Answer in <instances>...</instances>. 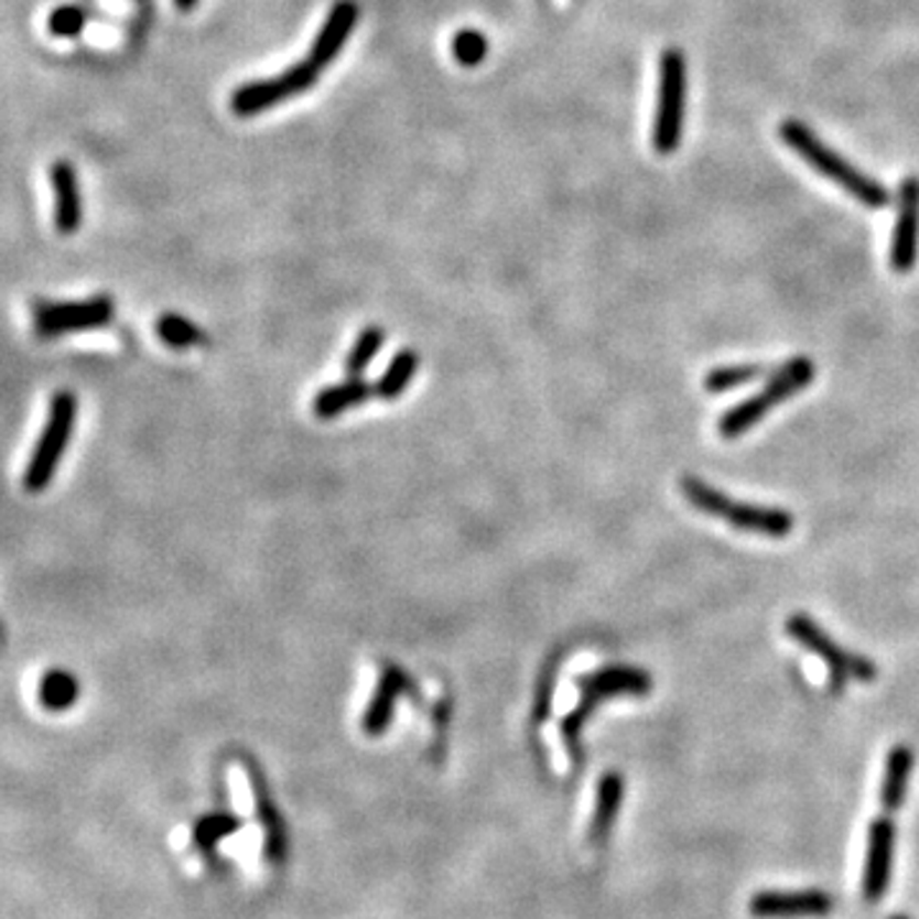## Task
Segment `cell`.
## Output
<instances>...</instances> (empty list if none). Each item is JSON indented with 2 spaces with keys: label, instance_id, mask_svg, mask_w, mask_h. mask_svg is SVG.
Returning <instances> with one entry per match:
<instances>
[{
  "label": "cell",
  "instance_id": "1",
  "mask_svg": "<svg viewBox=\"0 0 919 919\" xmlns=\"http://www.w3.org/2000/svg\"><path fill=\"white\" fill-rule=\"evenodd\" d=\"M779 139L785 141L787 149H792L797 156H802L808 164L815 169L825 180L835 182L837 187L848 192L853 199L868 209H884L889 207L891 195L882 182L868 176L851 164L848 159L833 151L815 131H810L802 120L787 118L779 123Z\"/></svg>",
  "mask_w": 919,
  "mask_h": 919
},
{
  "label": "cell",
  "instance_id": "2",
  "mask_svg": "<svg viewBox=\"0 0 919 919\" xmlns=\"http://www.w3.org/2000/svg\"><path fill=\"white\" fill-rule=\"evenodd\" d=\"M682 494L688 501L707 516L728 521L731 527L754 531L771 539H785L792 534L794 516L785 509H771V506H756L744 501H731L728 496L707 486L700 478H682Z\"/></svg>",
  "mask_w": 919,
  "mask_h": 919
},
{
  "label": "cell",
  "instance_id": "3",
  "mask_svg": "<svg viewBox=\"0 0 919 919\" xmlns=\"http://www.w3.org/2000/svg\"><path fill=\"white\" fill-rule=\"evenodd\" d=\"M684 108H688V56L672 46V50H664L659 60L657 112L655 126H651V149L662 156L680 149Z\"/></svg>",
  "mask_w": 919,
  "mask_h": 919
},
{
  "label": "cell",
  "instance_id": "4",
  "mask_svg": "<svg viewBox=\"0 0 919 919\" xmlns=\"http://www.w3.org/2000/svg\"><path fill=\"white\" fill-rule=\"evenodd\" d=\"M75 417H77V399L75 393L60 391L52 399L50 407V419H46V426L39 437L34 453L29 457L26 473H23V486L31 494H39L50 486L56 467H60V460L67 453V445L72 440V430H75Z\"/></svg>",
  "mask_w": 919,
  "mask_h": 919
},
{
  "label": "cell",
  "instance_id": "5",
  "mask_svg": "<svg viewBox=\"0 0 919 919\" xmlns=\"http://www.w3.org/2000/svg\"><path fill=\"white\" fill-rule=\"evenodd\" d=\"M787 634L792 636L794 641H800L802 647H808L812 655H818L822 662L828 664L830 690L833 692H841L848 677H853V680H858V682L876 680L878 672L874 662H868L866 657L851 655V651L837 647V644L830 639L825 631H822L815 620L802 616V613H794V616L787 620Z\"/></svg>",
  "mask_w": 919,
  "mask_h": 919
},
{
  "label": "cell",
  "instance_id": "6",
  "mask_svg": "<svg viewBox=\"0 0 919 919\" xmlns=\"http://www.w3.org/2000/svg\"><path fill=\"white\" fill-rule=\"evenodd\" d=\"M320 69L314 67L310 60L294 64L292 69L284 72V75L273 79H258V83L244 85L233 93V112L240 118L256 116V112H263L279 105L284 98H292V95H300L317 83Z\"/></svg>",
  "mask_w": 919,
  "mask_h": 919
},
{
  "label": "cell",
  "instance_id": "7",
  "mask_svg": "<svg viewBox=\"0 0 919 919\" xmlns=\"http://www.w3.org/2000/svg\"><path fill=\"white\" fill-rule=\"evenodd\" d=\"M112 314H116V304L110 296H93L85 302L39 304L34 310V327L39 337H60L108 325Z\"/></svg>",
  "mask_w": 919,
  "mask_h": 919
},
{
  "label": "cell",
  "instance_id": "8",
  "mask_svg": "<svg viewBox=\"0 0 919 919\" xmlns=\"http://www.w3.org/2000/svg\"><path fill=\"white\" fill-rule=\"evenodd\" d=\"M919 256V180L907 176L899 184L897 223L891 233L889 261L894 273H909L917 266Z\"/></svg>",
  "mask_w": 919,
  "mask_h": 919
},
{
  "label": "cell",
  "instance_id": "9",
  "mask_svg": "<svg viewBox=\"0 0 919 919\" xmlns=\"http://www.w3.org/2000/svg\"><path fill=\"white\" fill-rule=\"evenodd\" d=\"M833 897L820 889L804 891H759L752 897L748 912L759 919L825 917L833 912Z\"/></svg>",
  "mask_w": 919,
  "mask_h": 919
},
{
  "label": "cell",
  "instance_id": "10",
  "mask_svg": "<svg viewBox=\"0 0 919 919\" xmlns=\"http://www.w3.org/2000/svg\"><path fill=\"white\" fill-rule=\"evenodd\" d=\"M894 822L889 812L871 822L868 828V851H866V871H864V894L871 905L886 894L891 878V858H894Z\"/></svg>",
  "mask_w": 919,
  "mask_h": 919
},
{
  "label": "cell",
  "instance_id": "11",
  "mask_svg": "<svg viewBox=\"0 0 919 919\" xmlns=\"http://www.w3.org/2000/svg\"><path fill=\"white\" fill-rule=\"evenodd\" d=\"M577 684H580V690H583V698L593 700V703H601V700L616 698V695L644 698V695H649L651 684L655 682H651L649 672H644V669L639 667L616 664V667H603L598 669V672L580 677Z\"/></svg>",
  "mask_w": 919,
  "mask_h": 919
},
{
  "label": "cell",
  "instance_id": "12",
  "mask_svg": "<svg viewBox=\"0 0 919 919\" xmlns=\"http://www.w3.org/2000/svg\"><path fill=\"white\" fill-rule=\"evenodd\" d=\"M358 23V3L356 0H337L333 6V11L322 23L317 39H314V46L310 52V62L314 64L317 69H325L327 64H333V60L340 50L348 42V36L353 34V29H356Z\"/></svg>",
  "mask_w": 919,
  "mask_h": 919
},
{
  "label": "cell",
  "instance_id": "13",
  "mask_svg": "<svg viewBox=\"0 0 919 919\" xmlns=\"http://www.w3.org/2000/svg\"><path fill=\"white\" fill-rule=\"evenodd\" d=\"M54 190V225L62 236H72L83 225V197H79L77 174L69 161H54L52 166Z\"/></svg>",
  "mask_w": 919,
  "mask_h": 919
},
{
  "label": "cell",
  "instance_id": "14",
  "mask_svg": "<svg viewBox=\"0 0 919 919\" xmlns=\"http://www.w3.org/2000/svg\"><path fill=\"white\" fill-rule=\"evenodd\" d=\"M407 690H409L407 674L401 672L399 667H386L381 684H378V690H376L374 703H370L366 717H363V728H366L370 736H378V733H383L386 728H389V723L393 717V705H397L399 695H404Z\"/></svg>",
  "mask_w": 919,
  "mask_h": 919
},
{
  "label": "cell",
  "instance_id": "15",
  "mask_svg": "<svg viewBox=\"0 0 919 919\" xmlns=\"http://www.w3.org/2000/svg\"><path fill=\"white\" fill-rule=\"evenodd\" d=\"M815 378V363L810 358H792L787 360L785 366L774 368L769 381L764 386V397L771 401V404H781V401L792 399L794 393L808 389Z\"/></svg>",
  "mask_w": 919,
  "mask_h": 919
},
{
  "label": "cell",
  "instance_id": "16",
  "mask_svg": "<svg viewBox=\"0 0 919 919\" xmlns=\"http://www.w3.org/2000/svg\"><path fill=\"white\" fill-rule=\"evenodd\" d=\"M912 764H915L912 748L894 746L889 752V759H886V769H884V781H882V804H884V812H889V815H894V812L901 810V804H905Z\"/></svg>",
  "mask_w": 919,
  "mask_h": 919
},
{
  "label": "cell",
  "instance_id": "17",
  "mask_svg": "<svg viewBox=\"0 0 919 919\" xmlns=\"http://www.w3.org/2000/svg\"><path fill=\"white\" fill-rule=\"evenodd\" d=\"M620 800H624V779L620 774L608 771L598 785V804H595V815L591 825V841L601 845L606 841L613 822H616Z\"/></svg>",
  "mask_w": 919,
  "mask_h": 919
},
{
  "label": "cell",
  "instance_id": "18",
  "mask_svg": "<svg viewBox=\"0 0 919 919\" xmlns=\"http://www.w3.org/2000/svg\"><path fill=\"white\" fill-rule=\"evenodd\" d=\"M374 391H376L374 386L360 381V378L329 386V389H322L317 393V399H314V414H317L320 419H335L337 414H343V411H348L350 407L366 401Z\"/></svg>",
  "mask_w": 919,
  "mask_h": 919
},
{
  "label": "cell",
  "instance_id": "19",
  "mask_svg": "<svg viewBox=\"0 0 919 919\" xmlns=\"http://www.w3.org/2000/svg\"><path fill=\"white\" fill-rule=\"evenodd\" d=\"M79 698V682L77 677L67 669H50L39 682V700L46 711H67L77 703Z\"/></svg>",
  "mask_w": 919,
  "mask_h": 919
},
{
  "label": "cell",
  "instance_id": "20",
  "mask_svg": "<svg viewBox=\"0 0 919 919\" xmlns=\"http://www.w3.org/2000/svg\"><path fill=\"white\" fill-rule=\"evenodd\" d=\"M771 407L774 404L764 397V393H761V397H752V399L740 401V404H736V407H731L721 417V422H717L721 437L723 440H736V437H740V434H746L754 424H759L761 419L769 414Z\"/></svg>",
  "mask_w": 919,
  "mask_h": 919
},
{
  "label": "cell",
  "instance_id": "21",
  "mask_svg": "<svg viewBox=\"0 0 919 919\" xmlns=\"http://www.w3.org/2000/svg\"><path fill=\"white\" fill-rule=\"evenodd\" d=\"M417 368H419L417 353L414 350H401L399 356L391 360V366L381 376V381H378V386H376L378 397H381V399L401 397V393H404V389H407V383L411 381V378H414Z\"/></svg>",
  "mask_w": 919,
  "mask_h": 919
},
{
  "label": "cell",
  "instance_id": "22",
  "mask_svg": "<svg viewBox=\"0 0 919 919\" xmlns=\"http://www.w3.org/2000/svg\"><path fill=\"white\" fill-rule=\"evenodd\" d=\"M156 335L172 348H192V345L207 343V335L195 322L180 317V314H161L156 322Z\"/></svg>",
  "mask_w": 919,
  "mask_h": 919
},
{
  "label": "cell",
  "instance_id": "23",
  "mask_svg": "<svg viewBox=\"0 0 919 919\" xmlns=\"http://www.w3.org/2000/svg\"><path fill=\"white\" fill-rule=\"evenodd\" d=\"M764 374L761 366H752V363H746V366H723V368H715L711 374L705 376V391L707 393H725V391H733L738 389V386H746L756 381Z\"/></svg>",
  "mask_w": 919,
  "mask_h": 919
},
{
  "label": "cell",
  "instance_id": "24",
  "mask_svg": "<svg viewBox=\"0 0 919 919\" xmlns=\"http://www.w3.org/2000/svg\"><path fill=\"white\" fill-rule=\"evenodd\" d=\"M386 340V333L378 325H370L363 329L358 335L356 345H353L348 360H345V370H348V376H360L363 370L368 368V363L378 356V350H381V345Z\"/></svg>",
  "mask_w": 919,
  "mask_h": 919
},
{
  "label": "cell",
  "instance_id": "25",
  "mask_svg": "<svg viewBox=\"0 0 919 919\" xmlns=\"http://www.w3.org/2000/svg\"><path fill=\"white\" fill-rule=\"evenodd\" d=\"M453 54L463 67H478L488 54V39L475 29L457 31L453 39Z\"/></svg>",
  "mask_w": 919,
  "mask_h": 919
},
{
  "label": "cell",
  "instance_id": "26",
  "mask_svg": "<svg viewBox=\"0 0 919 919\" xmlns=\"http://www.w3.org/2000/svg\"><path fill=\"white\" fill-rule=\"evenodd\" d=\"M87 23V11L79 6H60L50 15V31L54 36H77Z\"/></svg>",
  "mask_w": 919,
  "mask_h": 919
},
{
  "label": "cell",
  "instance_id": "27",
  "mask_svg": "<svg viewBox=\"0 0 919 919\" xmlns=\"http://www.w3.org/2000/svg\"><path fill=\"white\" fill-rule=\"evenodd\" d=\"M174 6L180 8V11L187 13V11H192V8L197 6V0H174Z\"/></svg>",
  "mask_w": 919,
  "mask_h": 919
},
{
  "label": "cell",
  "instance_id": "28",
  "mask_svg": "<svg viewBox=\"0 0 919 919\" xmlns=\"http://www.w3.org/2000/svg\"><path fill=\"white\" fill-rule=\"evenodd\" d=\"M889 919H909V917H905V915H894V917H889Z\"/></svg>",
  "mask_w": 919,
  "mask_h": 919
}]
</instances>
